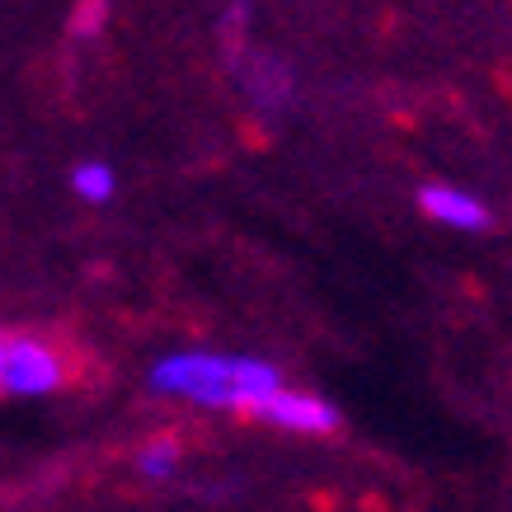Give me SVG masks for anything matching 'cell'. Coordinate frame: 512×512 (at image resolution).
I'll return each mask as SVG.
<instances>
[{"label": "cell", "instance_id": "cell-3", "mask_svg": "<svg viewBox=\"0 0 512 512\" xmlns=\"http://www.w3.org/2000/svg\"><path fill=\"white\" fill-rule=\"evenodd\" d=\"M259 423L268 428H282V433H301V437H329L339 428V409L325 400V395H315V390H296V386H282L278 395H268L259 404Z\"/></svg>", "mask_w": 512, "mask_h": 512}, {"label": "cell", "instance_id": "cell-8", "mask_svg": "<svg viewBox=\"0 0 512 512\" xmlns=\"http://www.w3.org/2000/svg\"><path fill=\"white\" fill-rule=\"evenodd\" d=\"M109 29V0H80L71 10V33L76 38H99Z\"/></svg>", "mask_w": 512, "mask_h": 512}, {"label": "cell", "instance_id": "cell-5", "mask_svg": "<svg viewBox=\"0 0 512 512\" xmlns=\"http://www.w3.org/2000/svg\"><path fill=\"white\" fill-rule=\"evenodd\" d=\"M419 207H423V217L437 221V226H447V231H484L489 226V207H484L475 193H466V188H456V184H423L419 188Z\"/></svg>", "mask_w": 512, "mask_h": 512}, {"label": "cell", "instance_id": "cell-2", "mask_svg": "<svg viewBox=\"0 0 512 512\" xmlns=\"http://www.w3.org/2000/svg\"><path fill=\"white\" fill-rule=\"evenodd\" d=\"M71 362L43 334H5V367H0V395L15 400H47L66 390Z\"/></svg>", "mask_w": 512, "mask_h": 512}, {"label": "cell", "instance_id": "cell-10", "mask_svg": "<svg viewBox=\"0 0 512 512\" xmlns=\"http://www.w3.org/2000/svg\"><path fill=\"white\" fill-rule=\"evenodd\" d=\"M0 367H5V334H0Z\"/></svg>", "mask_w": 512, "mask_h": 512}, {"label": "cell", "instance_id": "cell-7", "mask_svg": "<svg viewBox=\"0 0 512 512\" xmlns=\"http://www.w3.org/2000/svg\"><path fill=\"white\" fill-rule=\"evenodd\" d=\"M179 466H184V447H179V437L160 433V437H151V442H141L137 475H146V480H170Z\"/></svg>", "mask_w": 512, "mask_h": 512}, {"label": "cell", "instance_id": "cell-6", "mask_svg": "<svg viewBox=\"0 0 512 512\" xmlns=\"http://www.w3.org/2000/svg\"><path fill=\"white\" fill-rule=\"evenodd\" d=\"M66 184H71V193H76L80 202L104 207V202L118 193V174H113L109 160H76L71 174H66Z\"/></svg>", "mask_w": 512, "mask_h": 512}, {"label": "cell", "instance_id": "cell-1", "mask_svg": "<svg viewBox=\"0 0 512 512\" xmlns=\"http://www.w3.org/2000/svg\"><path fill=\"white\" fill-rule=\"evenodd\" d=\"M146 386L165 400H184L217 414H259L268 395H278L287 381L268 357L221 353V348H179L151 362Z\"/></svg>", "mask_w": 512, "mask_h": 512}, {"label": "cell", "instance_id": "cell-4", "mask_svg": "<svg viewBox=\"0 0 512 512\" xmlns=\"http://www.w3.org/2000/svg\"><path fill=\"white\" fill-rule=\"evenodd\" d=\"M235 76H240V85H245L249 104L264 113H278L292 104V71L278 62V57H268V52H235Z\"/></svg>", "mask_w": 512, "mask_h": 512}, {"label": "cell", "instance_id": "cell-9", "mask_svg": "<svg viewBox=\"0 0 512 512\" xmlns=\"http://www.w3.org/2000/svg\"><path fill=\"white\" fill-rule=\"evenodd\" d=\"M249 19H254V0H231V5H226V15H221V29H226V33H245Z\"/></svg>", "mask_w": 512, "mask_h": 512}]
</instances>
